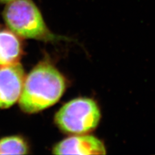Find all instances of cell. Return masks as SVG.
Segmentation results:
<instances>
[{
	"label": "cell",
	"mask_w": 155,
	"mask_h": 155,
	"mask_svg": "<svg viewBox=\"0 0 155 155\" xmlns=\"http://www.w3.org/2000/svg\"><path fill=\"white\" fill-rule=\"evenodd\" d=\"M65 88L66 81L60 72L48 63H40L25 78L19 106L27 113L39 112L56 103Z\"/></svg>",
	"instance_id": "cell-1"
},
{
	"label": "cell",
	"mask_w": 155,
	"mask_h": 155,
	"mask_svg": "<svg viewBox=\"0 0 155 155\" xmlns=\"http://www.w3.org/2000/svg\"><path fill=\"white\" fill-rule=\"evenodd\" d=\"M3 16L10 30L19 36L44 41L54 38L47 27L40 10L32 0L8 2Z\"/></svg>",
	"instance_id": "cell-2"
},
{
	"label": "cell",
	"mask_w": 155,
	"mask_h": 155,
	"mask_svg": "<svg viewBox=\"0 0 155 155\" xmlns=\"http://www.w3.org/2000/svg\"><path fill=\"white\" fill-rule=\"evenodd\" d=\"M100 118V110L93 100L79 98L63 106L55 116V122L67 133L83 134L93 130Z\"/></svg>",
	"instance_id": "cell-3"
},
{
	"label": "cell",
	"mask_w": 155,
	"mask_h": 155,
	"mask_svg": "<svg viewBox=\"0 0 155 155\" xmlns=\"http://www.w3.org/2000/svg\"><path fill=\"white\" fill-rule=\"evenodd\" d=\"M25 79L19 62L0 67V108H8L19 99Z\"/></svg>",
	"instance_id": "cell-4"
},
{
	"label": "cell",
	"mask_w": 155,
	"mask_h": 155,
	"mask_svg": "<svg viewBox=\"0 0 155 155\" xmlns=\"http://www.w3.org/2000/svg\"><path fill=\"white\" fill-rule=\"evenodd\" d=\"M56 154H105L104 143L91 135H78L67 138L53 148Z\"/></svg>",
	"instance_id": "cell-5"
},
{
	"label": "cell",
	"mask_w": 155,
	"mask_h": 155,
	"mask_svg": "<svg viewBox=\"0 0 155 155\" xmlns=\"http://www.w3.org/2000/svg\"><path fill=\"white\" fill-rule=\"evenodd\" d=\"M22 52L21 43L16 34L0 31V67L18 63Z\"/></svg>",
	"instance_id": "cell-6"
},
{
	"label": "cell",
	"mask_w": 155,
	"mask_h": 155,
	"mask_svg": "<svg viewBox=\"0 0 155 155\" xmlns=\"http://www.w3.org/2000/svg\"><path fill=\"white\" fill-rule=\"evenodd\" d=\"M28 147L24 140L13 136L0 140V154H25Z\"/></svg>",
	"instance_id": "cell-7"
},
{
	"label": "cell",
	"mask_w": 155,
	"mask_h": 155,
	"mask_svg": "<svg viewBox=\"0 0 155 155\" xmlns=\"http://www.w3.org/2000/svg\"><path fill=\"white\" fill-rule=\"evenodd\" d=\"M12 1H14V0H0V2H3V3H8Z\"/></svg>",
	"instance_id": "cell-8"
}]
</instances>
